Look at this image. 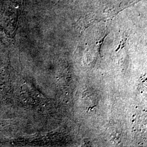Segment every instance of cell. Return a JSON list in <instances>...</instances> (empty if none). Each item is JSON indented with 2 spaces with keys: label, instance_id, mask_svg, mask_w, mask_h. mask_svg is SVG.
<instances>
[{
  "label": "cell",
  "instance_id": "obj_1",
  "mask_svg": "<svg viewBox=\"0 0 147 147\" xmlns=\"http://www.w3.org/2000/svg\"><path fill=\"white\" fill-rule=\"evenodd\" d=\"M23 0H0V41L7 46L14 44Z\"/></svg>",
  "mask_w": 147,
  "mask_h": 147
}]
</instances>
